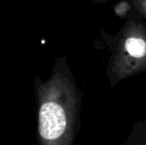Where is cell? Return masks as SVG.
I'll return each mask as SVG.
<instances>
[{
	"instance_id": "6da1fadb",
	"label": "cell",
	"mask_w": 146,
	"mask_h": 145,
	"mask_svg": "<svg viewBox=\"0 0 146 145\" xmlns=\"http://www.w3.org/2000/svg\"><path fill=\"white\" fill-rule=\"evenodd\" d=\"M39 145H72L68 110L53 83H36Z\"/></svg>"
},
{
	"instance_id": "7a4b0ae2",
	"label": "cell",
	"mask_w": 146,
	"mask_h": 145,
	"mask_svg": "<svg viewBox=\"0 0 146 145\" xmlns=\"http://www.w3.org/2000/svg\"><path fill=\"white\" fill-rule=\"evenodd\" d=\"M125 48L133 57H142L146 53V44L142 39L130 38L125 43Z\"/></svg>"
}]
</instances>
